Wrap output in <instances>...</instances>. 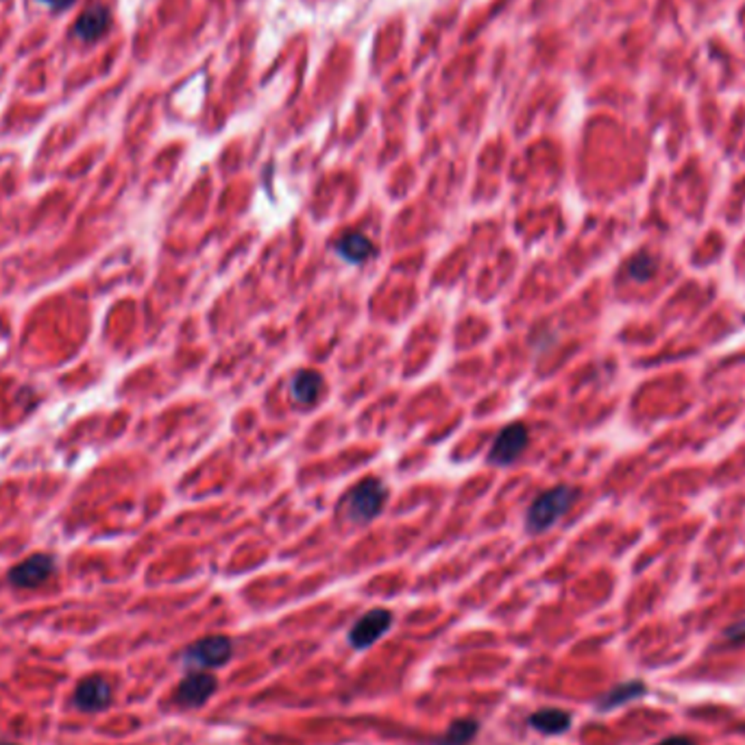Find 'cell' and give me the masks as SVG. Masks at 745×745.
<instances>
[{
	"instance_id": "ac0fdd59",
	"label": "cell",
	"mask_w": 745,
	"mask_h": 745,
	"mask_svg": "<svg viewBox=\"0 0 745 745\" xmlns=\"http://www.w3.org/2000/svg\"><path fill=\"white\" fill-rule=\"evenodd\" d=\"M0 745H14V743H0Z\"/></svg>"
},
{
	"instance_id": "7c38bea8",
	"label": "cell",
	"mask_w": 745,
	"mask_h": 745,
	"mask_svg": "<svg viewBox=\"0 0 745 745\" xmlns=\"http://www.w3.org/2000/svg\"><path fill=\"white\" fill-rule=\"evenodd\" d=\"M320 388H323V377L314 371H301L292 379L291 393L294 401L301 406H312L319 399Z\"/></svg>"
},
{
	"instance_id": "5bb4252c",
	"label": "cell",
	"mask_w": 745,
	"mask_h": 745,
	"mask_svg": "<svg viewBox=\"0 0 745 745\" xmlns=\"http://www.w3.org/2000/svg\"><path fill=\"white\" fill-rule=\"evenodd\" d=\"M475 732H478V723L473 720H458L449 726L441 745H464L475 737Z\"/></svg>"
},
{
	"instance_id": "7a4b0ae2",
	"label": "cell",
	"mask_w": 745,
	"mask_h": 745,
	"mask_svg": "<svg viewBox=\"0 0 745 745\" xmlns=\"http://www.w3.org/2000/svg\"><path fill=\"white\" fill-rule=\"evenodd\" d=\"M386 495H388V491H386V486L377 478L362 480L360 484H356V489H351L349 495H347V512H349V517L358 523L371 521V519L377 517L379 511H382Z\"/></svg>"
},
{
	"instance_id": "30bf717a",
	"label": "cell",
	"mask_w": 745,
	"mask_h": 745,
	"mask_svg": "<svg viewBox=\"0 0 745 745\" xmlns=\"http://www.w3.org/2000/svg\"><path fill=\"white\" fill-rule=\"evenodd\" d=\"M336 251L349 264H362L373 253V243L360 232H347L336 243Z\"/></svg>"
},
{
	"instance_id": "e0dca14e",
	"label": "cell",
	"mask_w": 745,
	"mask_h": 745,
	"mask_svg": "<svg viewBox=\"0 0 745 745\" xmlns=\"http://www.w3.org/2000/svg\"><path fill=\"white\" fill-rule=\"evenodd\" d=\"M656 745H693V741H691L689 737H667L664 741Z\"/></svg>"
},
{
	"instance_id": "4fadbf2b",
	"label": "cell",
	"mask_w": 745,
	"mask_h": 745,
	"mask_svg": "<svg viewBox=\"0 0 745 745\" xmlns=\"http://www.w3.org/2000/svg\"><path fill=\"white\" fill-rule=\"evenodd\" d=\"M626 271H628V277L632 282H639V283L650 282L652 277L656 275L658 262H656V257L650 255V253H636L628 262Z\"/></svg>"
},
{
	"instance_id": "3957f363",
	"label": "cell",
	"mask_w": 745,
	"mask_h": 745,
	"mask_svg": "<svg viewBox=\"0 0 745 745\" xmlns=\"http://www.w3.org/2000/svg\"><path fill=\"white\" fill-rule=\"evenodd\" d=\"M232 641L227 636H205L198 639L195 645H190L184 654V663L192 669H207V667H221L232 656Z\"/></svg>"
},
{
	"instance_id": "277c9868",
	"label": "cell",
	"mask_w": 745,
	"mask_h": 745,
	"mask_svg": "<svg viewBox=\"0 0 745 745\" xmlns=\"http://www.w3.org/2000/svg\"><path fill=\"white\" fill-rule=\"evenodd\" d=\"M525 447H528V427L523 423H511L497 434L489 452V460L492 464L508 466L525 452Z\"/></svg>"
},
{
	"instance_id": "9c48e42d",
	"label": "cell",
	"mask_w": 745,
	"mask_h": 745,
	"mask_svg": "<svg viewBox=\"0 0 745 745\" xmlns=\"http://www.w3.org/2000/svg\"><path fill=\"white\" fill-rule=\"evenodd\" d=\"M110 23V9L103 7V5H92V7H88L79 15L77 24H74V35L83 42H96L107 33Z\"/></svg>"
},
{
	"instance_id": "52a82bcc",
	"label": "cell",
	"mask_w": 745,
	"mask_h": 745,
	"mask_svg": "<svg viewBox=\"0 0 745 745\" xmlns=\"http://www.w3.org/2000/svg\"><path fill=\"white\" fill-rule=\"evenodd\" d=\"M111 687L100 675H90L74 689V704L83 712H99L110 706Z\"/></svg>"
},
{
	"instance_id": "9a60e30c",
	"label": "cell",
	"mask_w": 745,
	"mask_h": 745,
	"mask_svg": "<svg viewBox=\"0 0 745 745\" xmlns=\"http://www.w3.org/2000/svg\"><path fill=\"white\" fill-rule=\"evenodd\" d=\"M643 693H645V687H643V684H639V683L621 684V687L610 691V693L606 695L604 702H602V709H613V706H619V704H624V702L639 698V695H643Z\"/></svg>"
},
{
	"instance_id": "8fae6325",
	"label": "cell",
	"mask_w": 745,
	"mask_h": 745,
	"mask_svg": "<svg viewBox=\"0 0 745 745\" xmlns=\"http://www.w3.org/2000/svg\"><path fill=\"white\" fill-rule=\"evenodd\" d=\"M530 726L545 734H562L569 731L571 715L560 709H543L530 717Z\"/></svg>"
},
{
	"instance_id": "ba28073f",
	"label": "cell",
	"mask_w": 745,
	"mask_h": 745,
	"mask_svg": "<svg viewBox=\"0 0 745 745\" xmlns=\"http://www.w3.org/2000/svg\"><path fill=\"white\" fill-rule=\"evenodd\" d=\"M214 691H216V680L210 673H192L177 687L175 698L181 706L196 709L212 698Z\"/></svg>"
},
{
	"instance_id": "5b68a950",
	"label": "cell",
	"mask_w": 745,
	"mask_h": 745,
	"mask_svg": "<svg viewBox=\"0 0 745 745\" xmlns=\"http://www.w3.org/2000/svg\"><path fill=\"white\" fill-rule=\"evenodd\" d=\"M55 573V560L48 554H33L7 573V580L15 588H35L44 584Z\"/></svg>"
},
{
	"instance_id": "8992f818",
	"label": "cell",
	"mask_w": 745,
	"mask_h": 745,
	"mask_svg": "<svg viewBox=\"0 0 745 745\" xmlns=\"http://www.w3.org/2000/svg\"><path fill=\"white\" fill-rule=\"evenodd\" d=\"M390 624H393V615L384 608H375L356 621V626L349 632V643L358 650L371 647L379 636L386 635Z\"/></svg>"
},
{
	"instance_id": "6da1fadb",
	"label": "cell",
	"mask_w": 745,
	"mask_h": 745,
	"mask_svg": "<svg viewBox=\"0 0 745 745\" xmlns=\"http://www.w3.org/2000/svg\"><path fill=\"white\" fill-rule=\"evenodd\" d=\"M578 500V491L571 489V486H554V489L545 491L543 495H539L534 500L532 506L528 511V519H525V525H528L530 532L539 534L549 530L559 519L573 506V501Z\"/></svg>"
},
{
	"instance_id": "2e32d148",
	"label": "cell",
	"mask_w": 745,
	"mask_h": 745,
	"mask_svg": "<svg viewBox=\"0 0 745 745\" xmlns=\"http://www.w3.org/2000/svg\"><path fill=\"white\" fill-rule=\"evenodd\" d=\"M42 3L48 5L51 9H55V12H62V9H68L74 0H42Z\"/></svg>"
}]
</instances>
